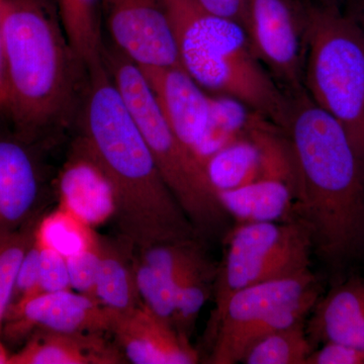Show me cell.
<instances>
[{
    "mask_svg": "<svg viewBox=\"0 0 364 364\" xmlns=\"http://www.w3.org/2000/svg\"><path fill=\"white\" fill-rule=\"evenodd\" d=\"M76 138L104 169L114 191V222L136 250L200 239L165 183L142 132L105 64L87 72Z\"/></svg>",
    "mask_w": 364,
    "mask_h": 364,
    "instance_id": "obj_1",
    "label": "cell"
},
{
    "mask_svg": "<svg viewBox=\"0 0 364 364\" xmlns=\"http://www.w3.org/2000/svg\"><path fill=\"white\" fill-rule=\"evenodd\" d=\"M287 95L279 127L296 167L294 215L308 228L314 253L340 269L364 253V163L343 127L304 88Z\"/></svg>",
    "mask_w": 364,
    "mask_h": 364,
    "instance_id": "obj_2",
    "label": "cell"
},
{
    "mask_svg": "<svg viewBox=\"0 0 364 364\" xmlns=\"http://www.w3.org/2000/svg\"><path fill=\"white\" fill-rule=\"evenodd\" d=\"M4 107L26 143L53 140L75 127L87 70L45 0H0Z\"/></svg>",
    "mask_w": 364,
    "mask_h": 364,
    "instance_id": "obj_3",
    "label": "cell"
},
{
    "mask_svg": "<svg viewBox=\"0 0 364 364\" xmlns=\"http://www.w3.org/2000/svg\"><path fill=\"white\" fill-rule=\"evenodd\" d=\"M183 70L210 95L239 100L279 126L287 92L254 52L245 28L198 0H159Z\"/></svg>",
    "mask_w": 364,
    "mask_h": 364,
    "instance_id": "obj_4",
    "label": "cell"
},
{
    "mask_svg": "<svg viewBox=\"0 0 364 364\" xmlns=\"http://www.w3.org/2000/svg\"><path fill=\"white\" fill-rule=\"evenodd\" d=\"M104 64L149 146L160 173L202 240L223 233L229 215L207 172L163 116L142 70L111 42Z\"/></svg>",
    "mask_w": 364,
    "mask_h": 364,
    "instance_id": "obj_5",
    "label": "cell"
},
{
    "mask_svg": "<svg viewBox=\"0 0 364 364\" xmlns=\"http://www.w3.org/2000/svg\"><path fill=\"white\" fill-rule=\"evenodd\" d=\"M304 90L343 127L364 163V26L350 13L304 0Z\"/></svg>",
    "mask_w": 364,
    "mask_h": 364,
    "instance_id": "obj_6",
    "label": "cell"
},
{
    "mask_svg": "<svg viewBox=\"0 0 364 364\" xmlns=\"http://www.w3.org/2000/svg\"><path fill=\"white\" fill-rule=\"evenodd\" d=\"M322 294L312 270L298 277L261 282L232 294L213 322L208 323V363H241L258 340L306 321Z\"/></svg>",
    "mask_w": 364,
    "mask_h": 364,
    "instance_id": "obj_7",
    "label": "cell"
},
{
    "mask_svg": "<svg viewBox=\"0 0 364 364\" xmlns=\"http://www.w3.org/2000/svg\"><path fill=\"white\" fill-rule=\"evenodd\" d=\"M313 253L310 232L298 219L236 223L225 234L213 294L215 305L208 323L213 322L230 296L242 289L311 272Z\"/></svg>",
    "mask_w": 364,
    "mask_h": 364,
    "instance_id": "obj_8",
    "label": "cell"
},
{
    "mask_svg": "<svg viewBox=\"0 0 364 364\" xmlns=\"http://www.w3.org/2000/svg\"><path fill=\"white\" fill-rule=\"evenodd\" d=\"M245 30L254 52L277 85L286 92L304 88V0H247Z\"/></svg>",
    "mask_w": 364,
    "mask_h": 364,
    "instance_id": "obj_9",
    "label": "cell"
},
{
    "mask_svg": "<svg viewBox=\"0 0 364 364\" xmlns=\"http://www.w3.org/2000/svg\"><path fill=\"white\" fill-rule=\"evenodd\" d=\"M100 1L111 43L127 58L140 68L181 67L159 0Z\"/></svg>",
    "mask_w": 364,
    "mask_h": 364,
    "instance_id": "obj_10",
    "label": "cell"
},
{
    "mask_svg": "<svg viewBox=\"0 0 364 364\" xmlns=\"http://www.w3.org/2000/svg\"><path fill=\"white\" fill-rule=\"evenodd\" d=\"M117 312L73 289L42 293L11 306L2 332L18 339L33 330L111 333Z\"/></svg>",
    "mask_w": 364,
    "mask_h": 364,
    "instance_id": "obj_11",
    "label": "cell"
},
{
    "mask_svg": "<svg viewBox=\"0 0 364 364\" xmlns=\"http://www.w3.org/2000/svg\"><path fill=\"white\" fill-rule=\"evenodd\" d=\"M140 69L163 116L198 158L212 121V95L203 90L181 67Z\"/></svg>",
    "mask_w": 364,
    "mask_h": 364,
    "instance_id": "obj_12",
    "label": "cell"
},
{
    "mask_svg": "<svg viewBox=\"0 0 364 364\" xmlns=\"http://www.w3.org/2000/svg\"><path fill=\"white\" fill-rule=\"evenodd\" d=\"M111 333L128 363L134 364H195L200 352L145 305L117 314Z\"/></svg>",
    "mask_w": 364,
    "mask_h": 364,
    "instance_id": "obj_13",
    "label": "cell"
},
{
    "mask_svg": "<svg viewBox=\"0 0 364 364\" xmlns=\"http://www.w3.org/2000/svg\"><path fill=\"white\" fill-rule=\"evenodd\" d=\"M32 146L0 136V238L40 218L43 176Z\"/></svg>",
    "mask_w": 364,
    "mask_h": 364,
    "instance_id": "obj_14",
    "label": "cell"
},
{
    "mask_svg": "<svg viewBox=\"0 0 364 364\" xmlns=\"http://www.w3.org/2000/svg\"><path fill=\"white\" fill-rule=\"evenodd\" d=\"M59 205L90 227L112 221L116 212L114 191L95 157L74 139L57 177Z\"/></svg>",
    "mask_w": 364,
    "mask_h": 364,
    "instance_id": "obj_15",
    "label": "cell"
},
{
    "mask_svg": "<svg viewBox=\"0 0 364 364\" xmlns=\"http://www.w3.org/2000/svg\"><path fill=\"white\" fill-rule=\"evenodd\" d=\"M314 349L337 342L364 350V279L353 277L320 296L306 321Z\"/></svg>",
    "mask_w": 364,
    "mask_h": 364,
    "instance_id": "obj_16",
    "label": "cell"
},
{
    "mask_svg": "<svg viewBox=\"0 0 364 364\" xmlns=\"http://www.w3.org/2000/svg\"><path fill=\"white\" fill-rule=\"evenodd\" d=\"M100 333L36 329L9 364H119L128 363L119 347Z\"/></svg>",
    "mask_w": 364,
    "mask_h": 364,
    "instance_id": "obj_17",
    "label": "cell"
},
{
    "mask_svg": "<svg viewBox=\"0 0 364 364\" xmlns=\"http://www.w3.org/2000/svg\"><path fill=\"white\" fill-rule=\"evenodd\" d=\"M223 208L238 223L282 222L296 219V191L274 179L257 181L218 193Z\"/></svg>",
    "mask_w": 364,
    "mask_h": 364,
    "instance_id": "obj_18",
    "label": "cell"
},
{
    "mask_svg": "<svg viewBox=\"0 0 364 364\" xmlns=\"http://www.w3.org/2000/svg\"><path fill=\"white\" fill-rule=\"evenodd\" d=\"M136 249L121 238L114 241L100 236V260L95 296L102 306L126 313L143 306L134 272Z\"/></svg>",
    "mask_w": 364,
    "mask_h": 364,
    "instance_id": "obj_19",
    "label": "cell"
},
{
    "mask_svg": "<svg viewBox=\"0 0 364 364\" xmlns=\"http://www.w3.org/2000/svg\"><path fill=\"white\" fill-rule=\"evenodd\" d=\"M57 4L69 44L86 70L104 65L105 40L100 0H57Z\"/></svg>",
    "mask_w": 364,
    "mask_h": 364,
    "instance_id": "obj_20",
    "label": "cell"
},
{
    "mask_svg": "<svg viewBox=\"0 0 364 364\" xmlns=\"http://www.w3.org/2000/svg\"><path fill=\"white\" fill-rule=\"evenodd\" d=\"M203 167L217 195L259 181V144L248 129L245 135L210 155L203 163Z\"/></svg>",
    "mask_w": 364,
    "mask_h": 364,
    "instance_id": "obj_21",
    "label": "cell"
},
{
    "mask_svg": "<svg viewBox=\"0 0 364 364\" xmlns=\"http://www.w3.org/2000/svg\"><path fill=\"white\" fill-rule=\"evenodd\" d=\"M218 264L210 258L184 273L176 284L173 327L191 339L200 311L214 294Z\"/></svg>",
    "mask_w": 364,
    "mask_h": 364,
    "instance_id": "obj_22",
    "label": "cell"
},
{
    "mask_svg": "<svg viewBox=\"0 0 364 364\" xmlns=\"http://www.w3.org/2000/svg\"><path fill=\"white\" fill-rule=\"evenodd\" d=\"M35 237L41 246L54 249L67 258L95 245L100 235L95 228L58 205L40 218Z\"/></svg>",
    "mask_w": 364,
    "mask_h": 364,
    "instance_id": "obj_23",
    "label": "cell"
},
{
    "mask_svg": "<svg viewBox=\"0 0 364 364\" xmlns=\"http://www.w3.org/2000/svg\"><path fill=\"white\" fill-rule=\"evenodd\" d=\"M306 321L277 330L258 340L246 351L241 363L306 364L314 347L306 334Z\"/></svg>",
    "mask_w": 364,
    "mask_h": 364,
    "instance_id": "obj_24",
    "label": "cell"
},
{
    "mask_svg": "<svg viewBox=\"0 0 364 364\" xmlns=\"http://www.w3.org/2000/svg\"><path fill=\"white\" fill-rule=\"evenodd\" d=\"M136 251L141 259L164 275L174 287L184 273L208 259L200 239L164 242Z\"/></svg>",
    "mask_w": 364,
    "mask_h": 364,
    "instance_id": "obj_25",
    "label": "cell"
},
{
    "mask_svg": "<svg viewBox=\"0 0 364 364\" xmlns=\"http://www.w3.org/2000/svg\"><path fill=\"white\" fill-rule=\"evenodd\" d=\"M39 220L0 238V335L13 298L18 268L32 244Z\"/></svg>",
    "mask_w": 364,
    "mask_h": 364,
    "instance_id": "obj_26",
    "label": "cell"
},
{
    "mask_svg": "<svg viewBox=\"0 0 364 364\" xmlns=\"http://www.w3.org/2000/svg\"><path fill=\"white\" fill-rule=\"evenodd\" d=\"M134 272L138 293L144 305L173 326L176 287L168 279L139 257L134 256Z\"/></svg>",
    "mask_w": 364,
    "mask_h": 364,
    "instance_id": "obj_27",
    "label": "cell"
},
{
    "mask_svg": "<svg viewBox=\"0 0 364 364\" xmlns=\"http://www.w3.org/2000/svg\"><path fill=\"white\" fill-rule=\"evenodd\" d=\"M100 260V236L95 245L67 257L71 289L97 301L95 286Z\"/></svg>",
    "mask_w": 364,
    "mask_h": 364,
    "instance_id": "obj_28",
    "label": "cell"
},
{
    "mask_svg": "<svg viewBox=\"0 0 364 364\" xmlns=\"http://www.w3.org/2000/svg\"><path fill=\"white\" fill-rule=\"evenodd\" d=\"M40 255L39 243L36 240V237H33L32 244L26 251L25 257L18 268L9 308L33 296L42 294L40 287Z\"/></svg>",
    "mask_w": 364,
    "mask_h": 364,
    "instance_id": "obj_29",
    "label": "cell"
},
{
    "mask_svg": "<svg viewBox=\"0 0 364 364\" xmlns=\"http://www.w3.org/2000/svg\"><path fill=\"white\" fill-rule=\"evenodd\" d=\"M40 247V287L42 293L72 289L65 256L54 249L41 245Z\"/></svg>",
    "mask_w": 364,
    "mask_h": 364,
    "instance_id": "obj_30",
    "label": "cell"
},
{
    "mask_svg": "<svg viewBox=\"0 0 364 364\" xmlns=\"http://www.w3.org/2000/svg\"><path fill=\"white\" fill-rule=\"evenodd\" d=\"M306 364H364V350L350 345L325 342L311 352Z\"/></svg>",
    "mask_w": 364,
    "mask_h": 364,
    "instance_id": "obj_31",
    "label": "cell"
},
{
    "mask_svg": "<svg viewBox=\"0 0 364 364\" xmlns=\"http://www.w3.org/2000/svg\"><path fill=\"white\" fill-rule=\"evenodd\" d=\"M210 13L240 23L244 28L247 18V0H198Z\"/></svg>",
    "mask_w": 364,
    "mask_h": 364,
    "instance_id": "obj_32",
    "label": "cell"
},
{
    "mask_svg": "<svg viewBox=\"0 0 364 364\" xmlns=\"http://www.w3.org/2000/svg\"><path fill=\"white\" fill-rule=\"evenodd\" d=\"M6 102V73H4V50H2L1 28H0V107Z\"/></svg>",
    "mask_w": 364,
    "mask_h": 364,
    "instance_id": "obj_33",
    "label": "cell"
},
{
    "mask_svg": "<svg viewBox=\"0 0 364 364\" xmlns=\"http://www.w3.org/2000/svg\"><path fill=\"white\" fill-rule=\"evenodd\" d=\"M313 1L323 4V6L337 7V9H342V11H347L358 0H313Z\"/></svg>",
    "mask_w": 364,
    "mask_h": 364,
    "instance_id": "obj_34",
    "label": "cell"
},
{
    "mask_svg": "<svg viewBox=\"0 0 364 364\" xmlns=\"http://www.w3.org/2000/svg\"><path fill=\"white\" fill-rule=\"evenodd\" d=\"M346 11L353 14L364 26V0H358L356 4H354L353 6H352L350 9H347Z\"/></svg>",
    "mask_w": 364,
    "mask_h": 364,
    "instance_id": "obj_35",
    "label": "cell"
},
{
    "mask_svg": "<svg viewBox=\"0 0 364 364\" xmlns=\"http://www.w3.org/2000/svg\"><path fill=\"white\" fill-rule=\"evenodd\" d=\"M9 358H11V354L7 352L6 346L0 340V364H9Z\"/></svg>",
    "mask_w": 364,
    "mask_h": 364,
    "instance_id": "obj_36",
    "label": "cell"
}]
</instances>
